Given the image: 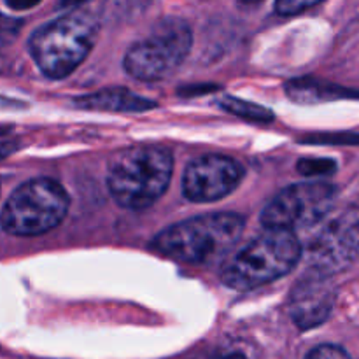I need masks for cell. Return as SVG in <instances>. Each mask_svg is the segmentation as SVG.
Returning <instances> with one entry per match:
<instances>
[{
    "label": "cell",
    "instance_id": "6da1fadb",
    "mask_svg": "<svg viewBox=\"0 0 359 359\" xmlns=\"http://www.w3.org/2000/svg\"><path fill=\"white\" fill-rule=\"evenodd\" d=\"M172 172L174 156L167 147L149 144L126 147L109 160V193L123 209H147L167 191Z\"/></svg>",
    "mask_w": 359,
    "mask_h": 359
},
{
    "label": "cell",
    "instance_id": "7a4b0ae2",
    "mask_svg": "<svg viewBox=\"0 0 359 359\" xmlns=\"http://www.w3.org/2000/svg\"><path fill=\"white\" fill-rule=\"evenodd\" d=\"M245 228L244 216L212 212L172 224L154 237V252L189 265H210L230 252Z\"/></svg>",
    "mask_w": 359,
    "mask_h": 359
},
{
    "label": "cell",
    "instance_id": "3957f363",
    "mask_svg": "<svg viewBox=\"0 0 359 359\" xmlns=\"http://www.w3.org/2000/svg\"><path fill=\"white\" fill-rule=\"evenodd\" d=\"M98 28V18L93 13L72 11L37 28L30 35L28 51L46 77L63 79L90 55Z\"/></svg>",
    "mask_w": 359,
    "mask_h": 359
},
{
    "label": "cell",
    "instance_id": "277c9868",
    "mask_svg": "<svg viewBox=\"0 0 359 359\" xmlns=\"http://www.w3.org/2000/svg\"><path fill=\"white\" fill-rule=\"evenodd\" d=\"M302 258L294 231L266 230L245 245L221 270V283L237 291H252L287 276Z\"/></svg>",
    "mask_w": 359,
    "mask_h": 359
},
{
    "label": "cell",
    "instance_id": "5b68a950",
    "mask_svg": "<svg viewBox=\"0 0 359 359\" xmlns=\"http://www.w3.org/2000/svg\"><path fill=\"white\" fill-rule=\"evenodd\" d=\"M69 195L53 179H32L13 191L0 223L9 235L37 237L58 226L69 212Z\"/></svg>",
    "mask_w": 359,
    "mask_h": 359
},
{
    "label": "cell",
    "instance_id": "8992f818",
    "mask_svg": "<svg viewBox=\"0 0 359 359\" xmlns=\"http://www.w3.org/2000/svg\"><path fill=\"white\" fill-rule=\"evenodd\" d=\"M193 32L181 18L158 21L151 34L126 51L123 67L139 81H161L172 76L188 56Z\"/></svg>",
    "mask_w": 359,
    "mask_h": 359
},
{
    "label": "cell",
    "instance_id": "52a82bcc",
    "mask_svg": "<svg viewBox=\"0 0 359 359\" xmlns=\"http://www.w3.org/2000/svg\"><path fill=\"white\" fill-rule=\"evenodd\" d=\"M337 202V188L325 181L291 184L263 209L266 230H304L325 219Z\"/></svg>",
    "mask_w": 359,
    "mask_h": 359
},
{
    "label": "cell",
    "instance_id": "ba28073f",
    "mask_svg": "<svg viewBox=\"0 0 359 359\" xmlns=\"http://www.w3.org/2000/svg\"><path fill=\"white\" fill-rule=\"evenodd\" d=\"M244 177V167L224 154H205L186 167L182 193L196 203L216 202L230 195Z\"/></svg>",
    "mask_w": 359,
    "mask_h": 359
},
{
    "label": "cell",
    "instance_id": "9c48e42d",
    "mask_svg": "<svg viewBox=\"0 0 359 359\" xmlns=\"http://www.w3.org/2000/svg\"><path fill=\"white\" fill-rule=\"evenodd\" d=\"M335 304V291L328 279L314 276L300 283L291 297V316L302 330H311L323 325L332 314Z\"/></svg>",
    "mask_w": 359,
    "mask_h": 359
},
{
    "label": "cell",
    "instance_id": "30bf717a",
    "mask_svg": "<svg viewBox=\"0 0 359 359\" xmlns=\"http://www.w3.org/2000/svg\"><path fill=\"white\" fill-rule=\"evenodd\" d=\"M323 258L333 263L356 259L359 256V207L347 212L339 223L330 230L323 242Z\"/></svg>",
    "mask_w": 359,
    "mask_h": 359
},
{
    "label": "cell",
    "instance_id": "8fae6325",
    "mask_svg": "<svg viewBox=\"0 0 359 359\" xmlns=\"http://www.w3.org/2000/svg\"><path fill=\"white\" fill-rule=\"evenodd\" d=\"M76 105L90 111L109 112H146L156 107V102L144 98L126 88H104L93 93L77 97Z\"/></svg>",
    "mask_w": 359,
    "mask_h": 359
},
{
    "label": "cell",
    "instance_id": "7c38bea8",
    "mask_svg": "<svg viewBox=\"0 0 359 359\" xmlns=\"http://www.w3.org/2000/svg\"><path fill=\"white\" fill-rule=\"evenodd\" d=\"M217 105H219L223 111L230 112V114L238 116L242 119H248V121L255 123H272L273 121V112L270 109L263 107V105L252 104V102L241 100V98L235 97H223L221 100H217Z\"/></svg>",
    "mask_w": 359,
    "mask_h": 359
},
{
    "label": "cell",
    "instance_id": "4fadbf2b",
    "mask_svg": "<svg viewBox=\"0 0 359 359\" xmlns=\"http://www.w3.org/2000/svg\"><path fill=\"white\" fill-rule=\"evenodd\" d=\"M335 161L325 158H305L298 161V172L304 177H326L335 172Z\"/></svg>",
    "mask_w": 359,
    "mask_h": 359
},
{
    "label": "cell",
    "instance_id": "5bb4252c",
    "mask_svg": "<svg viewBox=\"0 0 359 359\" xmlns=\"http://www.w3.org/2000/svg\"><path fill=\"white\" fill-rule=\"evenodd\" d=\"M325 0H276V11L280 16H294L312 9Z\"/></svg>",
    "mask_w": 359,
    "mask_h": 359
},
{
    "label": "cell",
    "instance_id": "9a60e30c",
    "mask_svg": "<svg viewBox=\"0 0 359 359\" xmlns=\"http://www.w3.org/2000/svg\"><path fill=\"white\" fill-rule=\"evenodd\" d=\"M305 359H351V356L339 346H319L312 349Z\"/></svg>",
    "mask_w": 359,
    "mask_h": 359
},
{
    "label": "cell",
    "instance_id": "2e32d148",
    "mask_svg": "<svg viewBox=\"0 0 359 359\" xmlns=\"http://www.w3.org/2000/svg\"><path fill=\"white\" fill-rule=\"evenodd\" d=\"M20 27H21L20 20H14V18L0 14V39H7L16 35L18 30H20Z\"/></svg>",
    "mask_w": 359,
    "mask_h": 359
},
{
    "label": "cell",
    "instance_id": "e0dca14e",
    "mask_svg": "<svg viewBox=\"0 0 359 359\" xmlns=\"http://www.w3.org/2000/svg\"><path fill=\"white\" fill-rule=\"evenodd\" d=\"M41 0H6V6L13 11H27L35 7Z\"/></svg>",
    "mask_w": 359,
    "mask_h": 359
},
{
    "label": "cell",
    "instance_id": "ac0fdd59",
    "mask_svg": "<svg viewBox=\"0 0 359 359\" xmlns=\"http://www.w3.org/2000/svg\"><path fill=\"white\" fill-rule=\"evenodd\" d=\"M86 2H90V0H60L58 7H62V9H72V7L83 6Z\"/></svg>",
    "mask_w": 359,
    "mask_h": 359
},
{
    "label": "cell",
    "instance_id": "d6986e66",
    "mask_svg": "<svg viewBox=\"0 0 359 359\" xmlns=\"http://www.w3.org/2000/svg\"><path fill=\"white\" fill-rule=\"evenodd\" d=\"M14 144L13 142H0V158H6L7 154H11L14 151Z\"/></svg>",
    "mask_w": 359,
    "mask_h": 359
},
{
    "label": "cell",
    "instance_id": "ffe728a7",
    "mask_svg": "<svg viewBox=\"0 0 359 359\" xmlns=\"http://www.w3.org/2000/svg\"><path fill=\"white\" fill-rule=\"evenodd\" d=\"M223 359H248L245 356H242V354H231V356H226Z\"/></svg>",
    "mask_w": 359,
    "mask_h": 359
},
{
    "label": "cell",
    "instance_id": "44dd1931",
    "mask_svg": "<svg viewBox=\"0 0 359 359\" xmlns=\"http://www.w3.org/2000/svg\"><path fill=\"white\" fill-rule=\"evenodd\" d=\"M242 2H245V4H255V2H259V0H242Z\"/></svg>",
    "mask_w": 359,
    "mask_h": 359
}]
</instances>
